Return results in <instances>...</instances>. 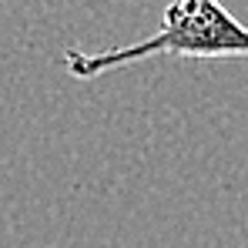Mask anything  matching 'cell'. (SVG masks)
<instances>
[{"mask_svg":"<svg viewBox=\"0 0 248 248\" xmlns=\"http://www.w3.org/2000/svg\"><path fill=\"white\" fill-rule=\"evenodd\" d=\"M148 57H248V24L221 0H171L151 37L111 50L67 47L64 67L78 81H94Z\"/></svg>","mask_w":248,"mask_h":248,"instance_id":"1","label":"cell"}]
</instances>
